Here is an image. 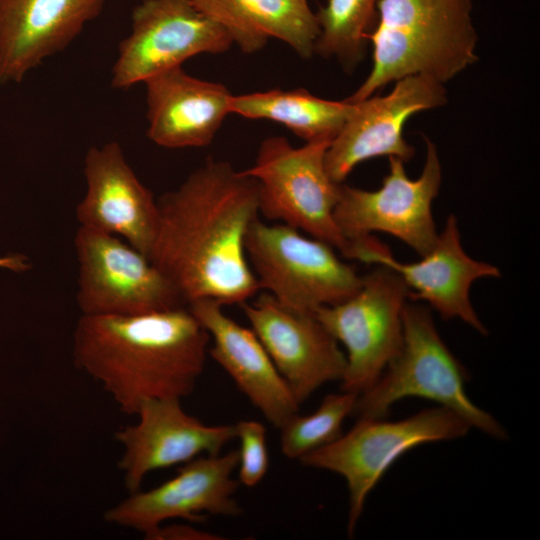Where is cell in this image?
I'll return each instance as SVG.
<instances>
[{
    "label": "cell",
    "mask_w": 540,
    "mask_h": 540,
    "mask_svg": "<svg viewBox=\"0 0 540 540\" xmlns=\"http://www.w3.org/2000/svg\"><path fill=\"white\" fill-rule=\"evenodd\" d=\"M74 249L82 315H137L187 306L150 259L122 238L79 226Z\"/></svg>",
    "instance_id": "obj_9"
},
{
    "label": "cell",
    "mask_w": 540,
    "mask_h": 540,
    "mask_svg": "<svg viewBox=\"0 0 540 540\" xmlns=\"http://www.w3.org/2000/svg\"><path fill=\"white\" fill-rule=\"evenodd\" d=\"M192 1L223 27L244 53H255L274 38L304 59L314 54L319 25L308 0Z\"/></svg>",
    "instance_id": "obj_21"
},
{
    "label": "cell",
    "mask_w": 540,
    "mask_h": 540,
    "mask_svg": "<svg viewBox=\"0 0 540 540\" xmlns=\"http://www.w3.org/2000/svg\"><path fill=\"white\" fill-rule=\"evenodd\" d=\"M446 102L442 83L424 75H411L397 80L385 96H370L353 103L352 112L325 154L329 176L342 184L358 164L380 156L409 161L415 151L403 137L406 121L415 113Z\"/></svg>",
    "instance_id": "obj_14"
},
{
    "label": "cell",
    "mask_w": 540,
    "mask_h": 540,
    "mask_svg": "<svg viewBox=\"0 0 540 540\" xmlns=\"http://www.w3.org/2000/svg\"><path fill=\"white\" fill-rule=\"evenodd\" d=\"M425 141L426 159L417 179L407 176L403 160L390 156L380 188L369 191L340 185L334 219L348 241L385 232L421 256L432 249L438 237L432 202L440 189L442 167L435 144L428 138Z\"/></svg>",
    "instance_id": "obj_10"
},
{
    "label": "cell",
    "mask_w": 540,
    "mask_h": 540,
    "mask_svg": "<svg viewBox=\"0 0 540 540\" xmlns=\"http://www.w3.org/2000/svg\"><path fill=\"white\" fill-rule=\"evenodd\" d=\"M238 451L239 482L254 487L262 481L269 467L266 428L255 420H242L235 424Z\"/></svg>",
    "instance_id": "obj_25"
},
{
    "label": "cell",
    "mask_w": 540,
    "mask_h": 540,
    "mask_svg": "<svg viewBox=\"0 0 540 540\" xmlns=\"http://www.w3.org/2000/svg\"><path fill=\"white\" fill-rule=\"evenodd\" d=\"M401 348L377 381L358 395L352 416L385 418L406 397H421L460 415L471 428L505 440V428L475 405L465 386L469 373L440 337L431 311L416 301L405 304Z\"/></svg>",
    "instance_id": "obj_4"
},
{
    "label": "cell",
    "mask_w": 540,
    "mask_h": 540,
    "mask_svg": "<svg viewBox=\"0 0 540 540\" xmlns=\"http://www.w3.org/2000/svg\"><path fill=\"white\" fill-rule=\"evenodd\" d=\"M241 306L299 404L327 382L341 381L346 356L314 312L290 308L267 292Z\"/></svg>",
    "instance_id": "obj_15"
},
{
    "label": "cell",
    "mask_w": 540,
    "mask_h": 540,
    "mask_svg": "<svg viewBox=\"0 0 540 540\" xmlns=\"http://www.w3.org/2000/svg\"><path fill=\"white\" fill-rule=\"evenodd\" d=\"M223 537L188 524H162L147 540H221Z\"/></svg>",
    "instance_id": "obj_26"
},
{
    "label": "cell",
    "mask_w": 540,
    "mask_h": 540,
    "mask_svg": "<svg viewBox=\"0 0 540 540\" xmlns=\"http://www.w3.org/2000/svg\"><path fill=\"white\" fill-rule=\"evenodd\" d=\"M330 141L294 147L282 136L264 139L254 164L242 172L258 185L259 215L321 240L342 255L348 240L334 219L340 185L329 176L325 154Z\"/></svg>",
    "instance_id": "obj_5"
},
{
    "label": "cell",
    "mask_w": 540,
    "mask_h": 540,
    "mask_svg": "<svg viewBox=\"0 0 540 540\" xmlns=\"http://www.w3.org/2000/svg\"><path fill=\"white\" fill-rule=\"evenodd\" d=\"M410 290L389 267L376 265L362 276L359 289L345 300L317 308L315 316L346 349L342 391L360 395L398 354L402 315Z\"/></svg>",
    "instance_id": "obj_8"
},
{
    "label": "cell",
    "mask_w": 540,
    "mask_h": 540,
    "mask_svg": "<svg viewBox=\"0 0 540 540\" xmlns=\"http://www.w3.org/2000/svg\"><path fill=\"white\" fill-rule=\"evenodd\" d=\"M210 336L187 306L137 315H82L72 341L75 366L135 415L150 399L190 395Z\"/></svg>",
    "instance_id": "obj_2"
},
{
    "label": "cell",
    "mask_w": 540,
    "mask_h": 540,
    "mask_svg": "<svg viewBox=\"0 0 540 540\" xmlns=\"http://www.w3.org/2000/svg\"><path fill=\"white\" fill-rule=\"evenodd\" d=\"M344 257L391 268L408 286L410 301H426L443 319L458 318L487 335L471 304L470 287L480 278L500 277V270L465 252L454 215L448 217L434 246L420 261L399 262L386 245L371 235L349 240Z\"/></svg>",
    "instance_id": "obj_12"
},
{
    "label": "cell",
    "mask_w": 540,
    "mask_h": 540,
    "mask_svg": "<svg viewBox=\"0 0 540 540\" xmlns=\"http://www.w3.org/2000/svg\"><path fill=\"white\" fill-rule=\"evenodd\" d=\"M232 44L228 32L192 0H143L119 45L112 86L129 89L196 55L224 53Z\"/></svg>",
    "instance_id": "obj_11"
},
{
    "label": "cell",
    "mask_w": 540,
    "mask_h": 540,
    "mask_svg": "<svg viewBox=\"0 0 540 540\" xmlns=\"http://www.w3.org/2000/svg\"><path fill=\"white\" fill-rule=\"evenodd\" d=\"M135 415L136 423L115 433L123 448L118 468L129 493L140 490L149 473L220 454L236 439L235 424L207 425L188 414L178 398L147 400Z\"/></svg>",
    "instance_id": "obj_16"
},
{
    "label": "cell",
    "mask_w": 540,
    "mask_h": 540,
    "mask_svg": "<svg viewBox=\"0 0 540 540\" xmlns=\"http://www.w3.org/2000/svg\"><path fill=\"white\" fill-rule=\"evenodd\" d=\"M105 0H0V84L19 83L65 49Z\"/></svg>",
    "instance_id": "obj_18"
},
{
    "label": "cell",
    "mask_w": 540,
    "mask_h": 540,
    "mask_svg": "<svg viewBox=\"0 0 540 540\" xmlns=\"http://www.w3.org/2000/svg\"><path fill=\"white\" fill-rule=\"evenodd\" d=\"M245 248L260 290L293 309L314 312L336 304L362 283V276L331 245L283 223L256 218Z\"/></svg>",
    "instance_id": "obj_7"
},
{
    "label": "cell",
    "mask_w": 540,
    "mask_h": 540,
    "mask_svg": "<svg viewBox=\"0 0 540 540\" xmlns=\"http://www.w3.org/2000/svg\"><path fill=\"white\" fill-rule=\"evenodd\" d=\"M379 0H327L316 13L319 35L314 53L336 58L353 69L364 56L368 30L377 16Z\"/></svg>",
    "instance_id": "obj_23"
},
{
    "label": "cell",
    "mask_w": 540,
    "mask_h": 540,
    "mask_svg": "<svg viewBox=\"0 0 540 540\" xmlns=\"http://www.w3.org/2000/svg\"><path fill=\"white\" fill-rule=\"evenodd\" d=\"M353 103L320 98L299 88L233 95L231 114L277 122L305 142L332 141L352 112Z\"/></svg>",
    "instance_id": "obj_22"
},
{
    "label": "cell",
    "mask_w": 540,
    "mask_h": 540,
    "mask_svg": "<svg viewBox=\"0 0 540 540\" xmlns=\"http://www.w3.org/2000/svg\"><path fill=\"white\" fill-rule=\"evenodd\" d=\"M472 0H379L377 24L367 34L372 68L350 103L390 82L424 75L442 84L478 60Z\"/></svg>",
    "instance_id": "obj_3"
},
{
    "label": "cell",
    "mask_w": 540,
    "mask_h": 540,
    "mask_svg": "<svg viewBox=\"0 0 540 540\" xmlns=\"http://www.w3.org/2000/svg\"><path fill=\"white\" fill-rule=\"evenodd\" d=\"M0 267L8 268L16 272L26 271L30 264L26 257L22 255H11L0 257Z\"/></svg>",
    "instance_id": "obj_27"
},
{
    "label": "cell",
    "mask_w": 540,
    "mask_h": 540,
    "mask_svg": "<svg viewBox=\"0 0 540 540\" xmlns=\"http://www.w3.org/2000/svg\"><path fill=\"white\" fill-rule=\"evenodd\" d=\"M358 395L342 391L327 395L311 414L292 415L279 429L283 455L300 459L342 435L344 420L352 415Z\"/></svg>",
    "instance_id": "obj_24"
},
{
    "label": "cell",
    "mask_w": 540,
    "mask_h": 540,
    "mask_svg": "<svg viewBox=\"0 0 540 540\" xmlns=\"http://www.w3.org/2000/svg\"><path fill=\"white\" fill-rule=\"evenodd\" d=\"M470 428L460 415L440 405L398 421L357 419L347 433L299 461L345 479L349 492L347 529L353 535L367 496L401 455L422 444L461 438Z\"/></svg>",
    "instance_id": "obj_6"
},
{
    "label": "cell",
    "mask_w": 540,
    "mask_h": 540,
    "mask_svg": "<svg viewBox=\"0 0 540 540\" xmlns=\"http://www.w3.org/2000/svg\"><path fill=\"white\" fill-rule=\"evenodd\" d=\"M150 261L186 305L203 299L243 304L260 290L245 240L259 217L257 182L229 162L209 159L158 200Z\"/></svg>",
    "instance_id": "obj_1"
},
{
    "label": "cell",
    "mask_w": 540,
    "mask_h": 540,
    "mask_svg": "<svg viewBox=\"0 0 540 540\" xmlns=\"http://www.w3.org/2000/svg\"><path fill=\"white\" fill-rule=\"evenodd\" d=\"M147 136L169 149L209 145L230 112L232 94L221 83L189 75L182 66L145 82Z\"/></svg>",
    "instance_id": "obj_20"
},
{
    "label": "cell",
    "mask_w": 540,
    "mask_h": 540,
    "mask_svg": "<svg viewBox=\"0 0 540 540\" xmlns=\"http://www.w3.org/2000/svg\"><path fill=\"white\" fill-rule=\"evenodd\" d=\"M187 307L213 341L210 356L273 426L280 428L298 412L299 403L251 328L229 317L214 300Z\"/></svg>",
    "instance_id": "obj_19"
},
{
    "label": "cell",
    "mask_w": 540,
    "mask_h": 540,
    "mask_svg": "<svg viewBox=\"0 0 540 540\" xmlns=\"http://www.w3.org/2000/svg\"><path fill=\"white\" fill-rule=\"evenodd\" d=\"M86 193L76 206L79 226L118 236L149 256L158 201L129 165L121 145L92 146L84 158Z\"/></svg>",
    "instance_id": "obj_17"
},
{
    "label": "cell",
    "mask_w": 540,
    "mask_h": 540,
    "mask_svg": "<svg viewBox=\"0 0 540 540\" xmlns=\"http://www.w3.org/2000/svg\"><path fill=\"white\" fill-rule=\"evenodd\" d=\"M238 451L201 455L184 464L164 483L138 490L104 512L105 522L140 532L147 539L165 521L202 522L207 514L237 516L234 495L239 486L232 474Z\"/></svg>",
    "instance_id": "obj_13"
}]
</instances>
